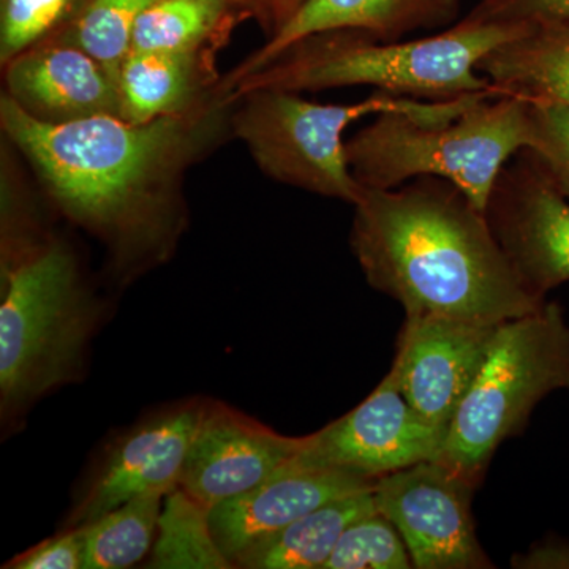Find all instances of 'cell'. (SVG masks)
<instances>
[{"label": "cell", "mask_w": 569, "mask_h": 569, "mask_svg": "<svg viewBox=\"0 0 569 569\" xmlns=\"http://www.w3.org/2000/svg\"><path fill=\"white\" fill-rule=\"evenodd\" d=\"M164 497L148 493L133 498L80 527L86 569H123L140 563L156 542Z\"/></svg>", "instance_id": "cell-21"}, {"label": "cell", "mask_w": 569, "mask_h": 569, "mask_svg": "<svg viewBox=\"0 0 569 569\" xmlns=\"http://www.w3.org/2000/svg\"><path fill=\"white\" fill-rule=\"evenodd\" d=\"M477 70L500 96L569 107V17L530 22L488 52Z\"/></svg>", "instance_id": "cell-18"}, {"label": "cell", "mask_w": 569, "mask_h": 569, "mask_svg": "<svg viewBox=\"0 0 569 569\" xmlns=\"http://www.w3.org/2000/svg\"><path fill=\"white\" fill-rule=\"evenodd\" d=\"M6 569H86L84 535L81 529H62L26 552L7 561Z\"/></svg>", "instance_id": "cell-28"}, {"label": "cell", "mask_w": 569, "mask_h": 569, "mask_svg": "<svg viewBox=\"0 0 569 569\" xmlns=\"http://www.w3.org/2000/svg\"><path fill=\"white\" fill-rule=\"evenodd\" d=\"M104 306L66 238L0 277V417L21 425L40 399L80 383Z\"/></svg>", "instance_id": "cell-4"}, {"label": "cell", "mask_w": 569, "mask_h": 569, "mask_svg": "<svg viewBox=\"0 0 569 569\" xmlns=\"http://www.w3.org/2000/svg\"><path fill=\"white\" fill-rule=\"evenodd\" d=\"M529 24L466 17L436 36L410 41L377 40L359 31L313 33L234 82L227 92L236 99L252 89L301 93L372 86L376 91L427 102L498 93L478 73V62L500 44L519 37Z\"/></svg>", "instance_id": "cell-3"}, {"label": "cell", "mask_w": 569, "mask_h": 569, "mask_svg": "<svg viewBox=\"0 0 569 569\" xmlns=\"http://www.w3.org/2000/svg\"><path fill=\"white\" fill-rule=\"evenodd\" d=\"M462 0H307L290 21L272 33L260 50L228 71L220 86L260 70L296 41L328 31H359L377 40L399 41L419 31L456 24Z\"/></svg>", "instance_id": "cell-16"}, {"label": "cell", "mask_w": 569, "mask_h": 569, "mask_svg": "<svg viewBox=\"0 0 569 569\" xmlns=\"http://www.w3.org/2000/svg\"><path fill=\"white\" fill-rule=\"evenodd\" d=\"M372 490L336 498L307 512L239 557L234 568L325 569L348 526L377 511Z\"/></svg>", "instance_id": "cell-19"}, {"label": "cell", "mask_w": 569, "mask_h": 569, "mask_svg": "<svg viewBox=\"0 0 569 569\" xmlns=\"http://www.w3.org/2000/svg\"><path fill=\"white\" fill-rule=\"evenodd\" d=\"M500 325L432 313L406 316L391 372L419 417L448 432Z\"/></svg>", "instance_id": "cell-12"}, {"label": "cell", "mask_w": 569, "mask_h": 569, "mask_svg": "<svg viewBox=\"0 0 569 569\" xmlns=\"http://www.w3.org/2000/svg\"><path fill=\"white\" fill-rule=\"evenodd\" d=\"M445 436L447 430L419 417L389 370L376 391L358 407L306 436L288 466L380 479L422 460L436 459Z\"/></svg>", "instance_id": "cell-11"}, {"label": "cell", "mask_w": 569, "mask_h": 569, "mask_svg": "<svg viewBox=\"0 0 569 569\" xmlns=\"http://www.w3.org/2000/svg\"><path fill=\"white\" fill-rule=\"evenodd\" d=\"M148 568H233L211 529V509L181 488L164 497Z\"/></svg>", "instance_id": "cell-22"}, {"label": "cell", "mask_w": 569, "mask_h": 569, "mask_svg": "<svg viewBox=\"0 0 569 569\" xmlns=\"http://www.w3.org/2000/svg\"><path fill=\"white\" fill-rule=\"evenodd\" d=\"M234 103L219 86L192 110L149 122L50 126L2 93L0 127L51 204L102 244L107 274L122 288L173 258L189 223L186 176L233 138Z\"/></svg>", "instance_id": "cell-1"}, {"label": "cell", "mask_w": 569, "mask_h": 569, "mask_svg": "<svg viewBox=\"0 0 569 569\" xmlns=\"http://www.w3.org/2000/svg\"><path fill=\"white\" fill-rule=\"evenodd\" d=\"M82 3L84 0H0V63L61 31Z\"/></svg>", "instance_id": "cell-26"}, {"label": "cell", "mask_w": 569, "mask_h": 569, "mask_svg": "<svg viewBox=\"0 0 569 569\" xmlns=\"http://www.w3.org/2000/svg\"><path fill=\"white\" fill-rule=\"evenodd\" d=\"M520 282L539 301L569 282V200L530 149L501 168L485 208Z\"/></svg>", "instance_id": "cell-10"}, {"label": "cell", "mask_w": 569, "mask_h": 569, "mask_svg": "<svg viewBox=\"0 0 569 569\" xmlns=\"http://www.w3.org/2000/svg\"><path fill=\"white\" fill-rule=\"evenodd\" d=\"M413 568L399 530L380 511L362 516L343 531L325 569Z\"/></svg>", "instance_id": "cell-25"}, {"label": "cell", "mask_w": 569, "mask_h": 569, "mask_svg": "<svg viewBox=\"0 0 569 569\" xmlns=\"http://www.w3.org/2000/svg\"><path fill=\"white\" fill-rule=\"evenodd\" d=\"M556 391H569V325L563 309L546 301L498 326L436 460L478 488L498 447Z\"/></svg>", "instance_id": "cell-7"}, {"label": "cell", "mask_w": 569, "mask_h": 569, "mask_svg": "<svg viewBox=\"0 0 569 569\" xmlns=\"http://www.w3.org/2000/svg\"><path fill=\"white\" fill-rule=\"evenodd\" d=\"M353 208L356 260L370 287L406 316L500 325L546 302L520 282L485 211L448 179L419 176L396 189H365Z\"/></svg>", "instance_id": "cell-2"}, {"label": "cell", "mask_w": 569, "mask_h": 569, "mask_svg": "<svg viewBox=\"0 0 569 569\" xmlns=\"http://www.w3.org/2000/svg\"><path fill=\"white\" fill-rule=\"evenodd\" d=\"M527 111L529 102L520 97L492 96L448 121L381 112L347 141L348 163L365 189H396L437 176L485 211L501 168L527 148Z\"/></svg>", "instance_id": "cell-5"}, {"label": "cell", "mask_w": 569, "mask_h": 569, "mask_svg": "<svg viewBox=\"0 0 569 569\" xmlns=\"http://www.w3.org/2000/svg\"><path fill=\"white\" fill-rule=\"evenodd\" d=\"M527 149L538 157L550 181L569 200V107L529 102Z\"/></svg>", "instance_id": "cell-27"}, {"label": "cell", "mask_w": 569, "mask_h": 569, "mask_svg": "<svg viewBox=\"0 0 569 569\" xmlns=\"http://www.w3.org/2000/svg\"><path fill=\"white\" fill-rule=\"evenodd\" d=\"M302 441L305 437L282 436L228 403L206 399L179 488L212 509L274 477Z\"/></svg>", "instance_id": "cell-13"}, {"label": "cell", "mask_w": 569, "mask_h": 569, "mask_svg": "<svg viewBox=\"0 0 569 569\" xmlns=\"http://www.w3.org/2000/svg\"><path fill=\"white\" fill-rule=\"evenodd\" d=\"M492 93L427 102L376 91L362 102L323 104L282 89H252L236 97L231 133L244 142L261 173L272 181L355 206L365 193L347 159L343 133L351 123L381 112L402 111L448 121Z\"/></svg>", "instance_id": "cell-6"}, {"label": "cell", "mask_w": 569, "mask_h": 569, "mask_svg": "<svg viewBox=\"0 0 569 569\" xmlns=\"http://www.w3.org/2000/svg\"><path fill=\"white\" fill-rule=\"evenodd\" d=\"M11 102L33 121L63 126L100 116H118L119 86L88 52L47 39L3 63Z\"/></svg>", "instance_id": "cell-14"}, {"label": "cell", "mask_w": 569, "mask_h": 569, "mask_svg": "<svg viewBox=\"0 0 569 569\" xmlns=\"http://www.w3.org/2000/svg\"><path fill=\"white\" fill-rule=\"evenodd\" d=\"M477 486L436 459L377 479V511L391 520L417 569H488L471 498Z\"/></svg>", "instance_id": "cell-9"}, {"label": "cell", "mask_w": 569, "mask_h": 569, "mask_svg": "<svg viewBox=\"0 0 569 569\" xmlns=\"http://www.w3.org/2000/svg\"><path fill=\"white\" fill-rule=\"evenodd\" d=\"M217 48L192 52L130 51L119 73V118L142 123L179 114L219 89Z\"/></svg>", "instance_id": "cell-17"}, {"label": "cell", "mask_w": 569, "mask_h": 569, "mask_svg": "<svg viewBox=\"0 0 569 569\" xmlns=\"http://www.w3.org/2000/svg\"><path fill=\"white\" fill-rule=\"evenodd\" d=\"M377 479L340 470L284 466L263 485L211 509V529L220 549L234 561L296 519L336 498L376 488Z\"/></svg>", "instance_id": "cell-15"}, {"label": "cell", "mask_w": 569, "mask_h": 569, "mask_svg": "<svg viewBox=\"0 0 569 569\" xmlns=\"http://www.w3.org/2000/svg\"><path fill=\"white\" fill-rule=\"evenodd\" d=\"M156 0H84L69 24L50 39L66 41L88 52L119 81L121 67L132 51L134 26Z\"/></svg>", "instance_id": "cell-23"}, {"label": "cell", "mask_w": 569, "mask_h": 569, "mask_svg": "<svg viewBox=\"0 0 569 569\" xmlns=\"http://www.w3.org/2000/svg\"><path fill=\"white\" fill-rule=\"evenodd\" d=\"M307 0H269L272 18V33L279 31L280 28L295 17L296 11L301 9Z\"/></svg>", "instance_id": "cell-30"}, {"label": "cell", "mask_w": 569, "mask_h": 569, "mask_svg": "<svg viewBox=\"0 0 569 569\" xmlns=\"http://www.w3.org/2000/svg\"><path fill=\"white\" fill-rule=\"evenodd\" d=\"M11 151L2 152V216H0V276L9 274L26 258L39 252L54 236L44 223L40 209L26 190Z\"/></svg>", "instance_id": "cell-24"}, {"label": "cell", "mask_w": 569, "mask_h": 569, "mask_svg": "<svg viewBox=\"0 0 569 569\" xmlns=\"http://www.w3.org/2000/svg\"><path fill=\"white\" fill-rule=\"evenodd\" d=\"M236 3H249V6H263L266 10H268L269 13V20L272 22L271 18V7H269V0H234Z\"/></svg>", "instance_id": "cell-31"}, {"label": "cell", "mask_w": 569, "mask_h": 569, "mask_svg": "<svg viewBox=\"0 0 569 569\" xmlns=\"http://www.w3.org/2000/svg\"><path fill=\"white\" fill-rule=\"evenodd\" d=\"M471 20L486 22H535L569 17V0H481Z\"/></svg>", "instance_id": "cell-29"}, {"label": "cell", "mask_w": 569, "mask_h": 569, "mask_svg": "<svg viewBox=\"0 0 569 569\" xmlns=\"http://www.w3.org/2000/svg\"><path fill=\"white\" fill-rule=\"evenodd\" d=\"M204 402L170 403L111 438L74 490L62 529L88 526L133 498L178 489Z\"/></svg>", "instance_id": "cell-8"}, {"label": "cell", "mask_w": 569, "mask_h": 569, "mask_svg": "<svg viewBox=\"0 0 569 569\" xmlns=\"http://www.w3.org/2000/svg\"><path fill=\"white\" fill-rule=\"evenodd\" d=\"M233 3L234 0H156L138 18L132 51L219 50Z\"/></svg>", "instance_id": "cell-20"}]
</instances>
